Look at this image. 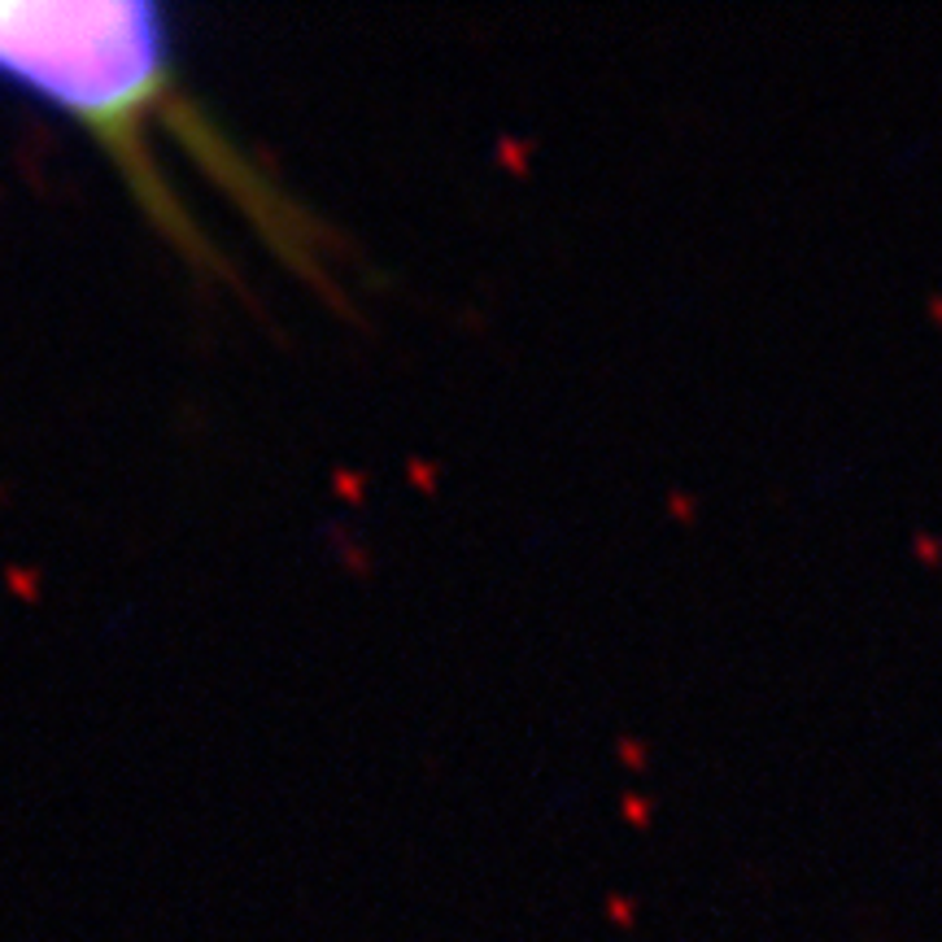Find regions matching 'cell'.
Here are the masks:
<instances>
[{"label":"cell","instance_id":"1","mask_svg":"<svg viewBox=\"0 0 942 942\" xmlns=\"http://www.w3.org/2000/svg\"><path fill=\"white\" fill-rule=\"evenodd\" d=\"M0 83L35 96L105 153L110 170L132 193L148 227L193 267L227 276L201 222L184 210L153 132L175 136L184 153L210 170L218 188L245 206L253 227L301 276H323L319 222L289 201L249 157L231 145L197 101L184 96L175 35L157 4H13L0 0Z\"/></svg>","mask_w":942,"mask_h":942}]
</instances>
